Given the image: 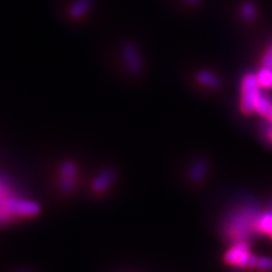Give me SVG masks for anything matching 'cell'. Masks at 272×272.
I'll use <instances>...</instances> for the list:
<instances>
[{"label":"cell","instance_id":"1","mask_svg":"<svg viewBox=\"0 0 272 272\" xmlns=\"http://www.w3.org/2000/svg\"><path fill=\"white\" fill-rule=\"evenodd\" d=\"M260 84L257 76L254 74H247L242 81V97L241 109L244 113L250 114L255 111V102L260 92Z\"/></svg>","mask_w":272,"mask_h":272},{"label":"cell","instance_id":"2","mask_svg":"<svg viewBox=\"0 0 272 272\" xmlns=\"http://www.w3.org/2000/svg\"><path fill=\"white\" fill-rule=\"evenodd\" d=\"M4 208L7 213H12L16 215L31 216L36 215L40 211V207L33 202L21 201L17 199H6L4 201Z\"/></svg>","mask_w":272,"mask_h":272},{"label":"cell","instance_id":"3","mask_svg":"<svg viewBox=\"0 0 272 272\" xmlns=\"http://www.w3.org/2000/svg\"><path fill=\"white\" fill-rule=\"evenodd\" d=\"M249 251L246 243H239L227 252L225 259L228 263L238 264L240 266H246L247 259L249 257Z\"/></svg>","mask_w":272,"mask_h":272},{"label":"cell","instance_id":"4","mask_svg":"<svg viewBox=\"0 0 272 272\" xmlns=\"http://www.w3.org/2000/svg\"><path fill=\"white\" fill-rule=\"evenodd\" d=\"M123 55H124L125 62H126L127 66L129 67V69L131 71H133L134 73H139L142 69V65H141L140 57H139L138 51L134 47V45H125L124 49H123Z\"/></svg>","mask_w":272,"mask_h":272},{"label":"cell","instance_id":"5","mask_svg":"<svg viewBox=\"0 0 272 272\" xmlns=\"http://www.w3.org/2000/svg\"><path fill=\"white\" fill-rule=\"evenodd\" d=\"M271 109L272 104L270 100L267 97H265L262 93H260L255 102V111L258 112L260 115L267 117Z\"/></svg>","mask_w":272,"mask_h":272},{"label":"cell","instance_id":"6","mask_svg":"<svg viewBox=\"0 0 272 272\" xmlns=\"http://www.w3.org/2000/svg\"><path fill=\"white\" fill-rule=\"evenodd\" d=\"M198 80L201 84L211 88H217L220 86V80L210 72L204 71L198 75Z\"/></svg>","mask_w":272,"mask_h":272},{"label":"cell","instance_id":"7","mask_svg":"<svg viewBox=\"0 0 272 272\" xmlns=\"http://www.w3.org/2000/svg\"><path fill=\"white\" fill-rule=\"evenodd\" d=\"M255 228L258 231L264 233H271L272 232V211L261 216L256 222Z\"/></svg>","mask_w":272,"mask_h":272},{"label":"cell","instance_id":"8","mask_svg":"<svg viewBox=\"0 0 272 272\" xmlns=\"http://www.w3.org/2000/svg\"><path fill=\"white\" fill-rule=\"evenodd\" d=\"M256 76L261 87L264 88L272 87V68L264 67L258 72Z\"/></svg>","mask_w":272,"mask_h":272},{"label":"cell","instance_id":"9","mask_svg":"<svg viewBox=\"0 0 272 272\" xmlns=\"http://www.w3.org/2000/svg\"><path fill=\"white\" fill-rule=\"evenodd\" d=\"M91 5V0H78L72 7L71 13L75 17H80L86 13Z\"/></svg>","mask_w":272,"mask_h":272},{"label":"cell","instance_id":"10","mask_svg":"<svg viewBox=\"0 0 272 272\" xmlns=\"http://www.w3.org/2000/svg\"><path fill=\"white\" fill-rule=\"evenodd\" d=\"M76 175V169L72 164H66L63 167V176L65 178L64 186L66 188H70L73 183V179Z\"/></svg>","mask_w":272,"mask_h":272},{"label":"cell","instance_id":"11","mask_svg":"<svg viewBox=\"0 0 272 272\" xmlns=\"http://www.w3.org/2000/svg\"><path fill=\"white\" fill-rule=\"evenodd\" d=\"M111 177H112V175L110 173L109 174L106 173V174L100 176L94 182V188L97 191H102L105 187H107V185L111 181Z\"/></svg>","mask_w":272,"mask_h":272},{"label":"cell","instance_id":"12","mask_svg":"<svg viewBox=\"0 0 272 272\" xmlns=\"http://www.w3.org/2000/svg\"><path fill=\"white\" fill-rule=\"evenodd\" d=\"M241 12L245 19L251 20L255 16V6L252 3H245L241 8Z\"/></svg>","mask_w":272,"mask_h":272},{"label":"cell","instance_id":"13","mask_svg":"<svg viewBox=\"0 0 272 272\" xmlns=\"http://www.w3.org/2000/svg\"><path fill=\"white\" fill-rule=\"evenodd\" d=\"M256 267L261 271H269L272 269V259L268 257H261L258 259Z\"/></svg>","mask_w":272,"mask_h":272},{"label":"cell","instance_id":"14","mask_svg":"<svg viewBox=\"0 0 272 272\" xmlns=\"http://www.w3.org/2000/svg\"><path fill=\"white\" fill-rule=\"evenodd\" d=\"M263 65L264 67L272 68V45L271 47L266 51V53L263 57Z\"/></svg>","mask_w":272,"mask_h":272},{"label":"cell","instance_id":"15","mask_svg":"<svg viewBox=\"0 0 272 272\" xmlns=\"http://www.w3.org/2000/svg\"><path fill=\"white\" fill-rule=\"evenodd\" d=\"M257 261H258V258L255 255L249 254V257H248L247 263H246V267H254V266H256Z\"/></svg>","mask_w":272,"mask_h":272},{"label":"cell","instance_id":"16","mask_svg":"<svg viewBox=\"0 0 272 272\" xmlns=\"http://www.w3.org/2000/svg\"><path fill=\"white\" fill-rule=\"evenodd\" d=\"M267 118H268V120H269V122L271 123V125H272V109H271V111H270V113L268 114V116H267Z\"/></svg>","mask_w":272,"mask_h":272},{"label":"cell","instance_id":"17","mask_svg":"<svg viewBox=\"0 0 272 272\" xmlns=\"http://www.w3.org/2000/svg\"><path fill=\"white\" fill-rule=\"evenodd\" d=\"M268 138H269V140L272 142V127L269 129V131H268Z\"/></svg>","mask_w":272,"mask_h":272},{"label":"cell","instance_id":"18","mask_svg":"<svg viewBox=\"0 0 272 272\" xmlns=\"http://www.w3.org/2000/svg\"><path fill=\"white\" fill-rule=\"evenodd\" d=\"M187 2H189V3H193V4H196V3H198L200 0H186Z\"/></svg>","mask_w":272,"mask_h":272},{"label":"cell","instance_id":"19","mask_svg":"<svg viewBox=\"0 0 272 272\" xmlns=\"http://www.w3.org/2000/svg\"><path fill=\"white\" fill-rule=\"evenodd\" d=\"M270 234H271V237H272V232H271V233H270Z\"/></svg>","mask_w":272,"mask_h":272},{"label":"cell","instance_id":"20","mask_svg":"<svg viewBox=\"0 0 272 272\" xmlns=\"http://www.w3.org/2000/svg\"></svg>","mask_w":272,"mask_h":272}]
</instances>
